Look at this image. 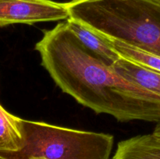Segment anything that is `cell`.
<instances>
[{
	"mask_svg": "<svg viewBox=\"0 0 160 159\" xmlns=\"http://www.w3.org/2000/svg\"><path fill=\"white\" fill-rule=\"evenodd\" d=\"M35 50L58 87L95 113L110 115L119 122H160L159 97L92 54L66 22L45 31Z\"/></svg>",
	"mask_w": 160,
	"mask_h": 159,
	"instance_id": "6da1fadb",
	"label": "cell"
},
{
	"mask_svg": "<svg viewBox=\"0 0 160 159\" xmlns=\"http://www.w3.org/2000/svg\"><path fill=\"white\" fill-rule=\"evenodd\" d=\"M70 18L98 35L160 57V4L152 0L69 2Z\"/></svg>",
	"mask_w": 160,
	"mask_h": 159,
	"instance_id": "7a4b0ae2",
	"label": "cell"
},
{
	"mask_svg": "<svg viewBox=\"0 0 160 159\" xmlns=\"http://www.w3.org/2000/svg\"><path fill=\"white\" fill-rule=\"evenodd\" d=\"M23 133L22 149L0 159H109L114 142L110 134L24 119Z\"/></svg>",
	"mask_w": 160,
	"mask_h": 159,
	"instance_id": "3957f363",
	"label": "cell"
},
{
	"mask_svg": "<svg viewBox=\"0 0 160 159\" xmlns=\"http://www.w3.org/2000/svg\"><path fill=\"white\" fill-rule=\"evenodd\" d=\"M70 18L69 2L53 0H0V27L33 25Z\"/></svg>",
	"mask_w": 160,
	"mask_h": 159,
	"instance_id": "277c9868",
	"label": "cell"
},
{
	"mask_svg": "<svg viewBox=\"0 0 160 159\" xmlns=\"http://www.w3.org/2000/svg\"><path fill=\"white\" fill-rule=\"evenodd\" d=\"M66 23L78 41L106 65L112 66L121 58L104 37L97 34L81 22L69 18Z\"/></svg>",
	"mask_w": 160,
	"mask_h": 159,
	"instance_id": "5b68a950",
	"label": "cell"
},
{
	"mask_svg": "<svg viewBox=\"0 0 160 159\" xmlns=\"http://www.w3.org/2000/svg\"><path fill=\"white\" fill-rule=\"evenodd\" d=\"M117 159H160V138L151 134L136 136L120 142Z\"/></svg>",
	"mask_w": 160,
	"mask_h": 159,
	"instance_id": "8992f818",
	"label": "cell"
},
{
	"mask_svg": "<svg viewBox=\"0 0 160 159\" xmlns=\"http://www.w3.org/2000/svg\"><path fill=\"white\" fill-rule=\"evenodd\" d=\"M117 73L160 98V73L120 58L112 65Z\"/></svg>",
	"mask_w": 160,
	"mask_h": 159,
	"instance_id": "52a82bcc",
	"label": "cell"
},
{
	"mask_svg": "<svg viewBox=\"0 0 160 159\" xmlns=\"http://www.w3.org/2000/svg\"><path fill=\"white\" fill-rule=\"evenodd\" d=\"M23 120L8 112L0 104V156L22 149L24 144Z\"/></svg>",
	"mask_w": 160,
	"mask_h": 159,
	"instance_id": "ba28073f",
	"label": "cell"
},
{
	"mask_svg": "<svg viewBox=\"0 0 160 159\" xmlns=\"http://www.w3.org/2000/svg\"><path fill=\"white\" fill-rule=\"evenodd\" d=\"M102 37L107 41L108 43L121 58L160 73V57L159 56L145 52L123 42L104 36Z\"/></svg>",
	"mask_w": 160,
	"mask_h": 159,
	"instance_id": "9c48e42d",
	"label": "cell"
},
{
	"mask_svg": "<svg viewBox=\"0 0 160 159\" xmlns=\"http://www.w3.org/2000/svg\"><path fill=\"white\" fill-rule=\"evenodd\" d=\"M152 134L156 136V137H159L160 138V122L157 123V125H156V127H155L154 131L152 132Z\"/></svg>",
	"mask_w": 160,
	"mask_h": 159,
	"instance_id": "30bf717a",
	"label": "cell"
},
{
	"mask_svg": "<svg viewBox=\"0 0 160 159\" xmlns=\"http://www.w3.org/2000/svg\"><path fill=\"white\" fill-rule=\"evenodd\" d=\"M88 1V0H71V2L73 3H78V2H82Z\"/></svg>",
	"mask_w": 160,
	"mask_h": 159,
	"instance_id": "8fae6325",
	"label": "cell"
},
{
	"mask_svg": "<svg viewBox=\"0 0 160 159\" xmlns=\"http://www.w3.org/2000/svg\"><path fill=\"white\" fill-rule=\"evenodd\" d=\"M152 1L155 2H157L159 3V4H160V0H152Z\"/></svg>",
	"mask_w": 160,
	"mask_h": 159,
	"instance_id": "7c38bea8",
	"label": "cell"
},
{
	"mask_svg": "<svg viewBox=\"0 0 160 159\" xmlns=\"http://www.w3.org/2000/svg\"><path fill=\"white\" fill-rule=\"evenodd\" d=\"M112 159H117V158H115V157H113V158H112Z\"/></svg>",
	"mask_w": 160,
	"mask_h": 159,
	"instance_id": "4fadbf2b",
	"label": "cell"
}]
</instances>
